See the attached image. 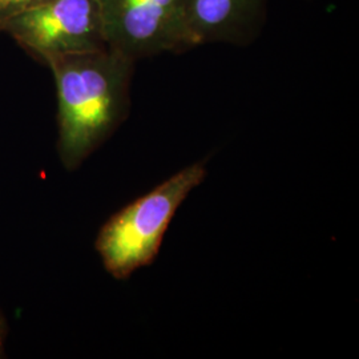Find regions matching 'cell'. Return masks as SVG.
Returning <instances> with one entry per match:
<instances>
[{
    "label": "cell",
    "instance_id": "obj_5",
    "mask_svg": "<svg viewBox=\"0 0 359 359\" xmlns=\"http://www.w3.org/2000/svg\"><path fill=\"white\" fill-rule=\"evenodd\" d=\"M185 48L226 43L248 46L261 34L268 0H182Z\"/></svg>",
    "mask_w": 359,
    "mask_h": 359
},
{
    "label": "cell",
    "instance_id": "obj_6",
    "mask_svg": "<svg viewBox=\"0 0 359 359\" xmlns=\"http://www.w3.org/2000/svg\"><path fill=\"white\" fill-rule=\"evenodd\" d=\"M48 0H0V26Z\"/></svg>",
    "mask_w": 359,
    "mask_h": 359
},
{
    "label": "cell",
    "instance_id": "obj_3",
    "mask_svg": "<svg viewBox=\"0 0 359 359\" xmlns=\"http://www.w3.org/2000/svg\"><path fill=\"white\" fill-rule=\"evenodd\" d=\"M41 65L107 47L99 0H48L0 26Z\"/></svg>",
    "mask_w": 359,
    "mask_h": 359
},
{
    "label": "cell",
    "instance_id": "obj_2",
    "mask_svg": "<svg viewBox=\"0 0 359 359\" xmlns=\"http://www.w3.org/2000/svg\"><path fill=\"white\" fill-rule=\"evenodd\" d=\"M204 164L184 168L109 218L99 231L96 250L116 280H127L154 264L177 209L205 179Z\"/></svg>",
    "mask_w": 359,
    "mask_h": 359
},
{
    "label": "cell",
    "instance_id": "obj_4",
    "mask_svg": "<svg viewBox=\"0 0 359 359\" xmlns=\"http://www.w3.org/2000/svg\"><path fill=\"white\" fill-rule=\"evenodd\" d=\"M108 48L137 62L187 51L182 0H99Z\"/></svg>",
    "mask_w": 359,
    "mask_h": 359
},
{
    "label": "cell",
    "instance_id": "obj_7",
    "mask_svg": "<svg viewBox=\"0 0 359 359\" xmlns=\"http://www.w3.org/2000/svg\"><path fill=\"white\" fill-rule=\"evenodd\" d=\"M8 333V325L4 314L0 310V358H4V342Z\"/></svg>",
    "mask_w": 359,
    "mask_h": 359
},
{
    "label": "cell",
    "instance_id": "obj_1",
    "mask_svg": "<svg viewBox=\"0 0 359 359\" xmlns=\"http://www.w3.org/2000/svg\"><path fill=\"white\" fill-rule=\"evenodd\" d=\"M135 60L108 47L48 62L57 93V152L80 167L128 117Z\"/></svg>",
    "mask_w": 359,
    "mask_h": 359
}]
</instances>
